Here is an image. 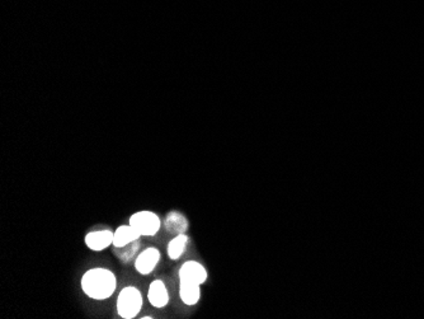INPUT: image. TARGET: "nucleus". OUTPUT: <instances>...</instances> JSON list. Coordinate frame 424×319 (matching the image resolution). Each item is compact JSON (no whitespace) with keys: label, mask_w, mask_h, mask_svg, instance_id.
<instances>
[{"label":"nucleus","mask_w":424,"mask_h":319,"mask_svg":"<svg viewBox=\"0 0 424 319\" xmlns=\"http://www.w3.org/2000/svg\"><path fill=\"white\" fill-rule=\"evenodd\" d=\"M162 262V252L154 246L147 247L140 251L138 257L134 261V269L141 276H150L159 263Z\"/></svg>","instance_id":"nucleus-4"},{"label":"nucleus","mask_w":424,"mask_h":319,"mask_svg":"<svg viewBox=\"0 0 424 319\" xmlns=\"http://www.w3.org/2000/svg\"><path fill=\"white\" fill-rule=\"evenodd\" d=\"M147 302L156 309H164L171 303V293L165 281L162 278H154L149 287L147 293Z\"/></svg>","instance_id":"nucleus-7"},{"label":"nucleus","mask_w":424,"mask_h":319,"mask_svg":"<svg viewBox=\"0 0 424 319\" xmlns=\"http://www.w3.org/2000/svg\"><path fill=\"white\" fill-rule=\"evenodd\" d=\"M178 295H180L182 303L186 304L188 307H193L201 299V285L189 284V282H180Z\"/></svg>","instance_id":"nucleus-11"},{"label":"nucleus","mask_w":424,"mask_h":319,"mask_svg":"<svg viewBox=\"0 0 424 319\" xmlns=\"http://www.w3.org/2000/svg\"><path fill=\"white\" fill-rule=\"evenodd\" d=\"M141 251V242H134L127 246L121 247V248H114V254L117 260L123 263V265H130L131 262L134 263L135 258L138 257V254Z\"/></svg>","instance_id":"nucleus-12"},{"label":"nucleus","mask_w":424,"mask_h":319,"mask_svg":"<svg viewBox=\"0 0 424 319\" xmlns=\"http://www.w3.org/2000/svg\"><path fill=\"white\" fill-rule=\"evenodd\" d=\"M163 228L173 236L187 233L189 221L187 216L180 212H169L163 219Z\"/></svg>","instance_id":"nucleus-8"},{"label":"nucleus","mask_w":424,"mask_h":319,"mask_svg":"<svg viewBox=\"0 0 424 319\" xmlns=\"http://www.w3.org/2000/svg\"><path fill=\"white\" fill-rule=\"evenodd\" d=\"M189 237L187 233L177 234L171 238L167 245V256L171 261H178L187 251Z\"/></svg>","instance_id":"nucleus-10"},{"label":"nucleus","mask_w":424,"mask_h":319,"mask_svg":"<svg viewBox=\"0 0 424 319\" xmlns=\"http://www.w3.org/2000/svg\"><path fill=\"white\" fill-rule=\"evenodd\" d=\"M114 234L111 228L92 229L84 236V243L92 252H103L114 246Z\"/></svg>","instance_id":"nucleus-5"},{"label":"nucleus","mask_w":424,"mask_h":319,"mask_svg":"<svg viewBox=\"0 0 424 319\" xmlns=\"http://www.w3.org/2000/svg\"><path fill=\"white\" fill-rule=\"evenodd\" d=\"M144 308V294L135 285L123 287L116 296V311L123 319L139 317Z\"/></svg>","instance_id":"nucleus-2"},{"label":"nucleus","mask_w":424,"mask_h":319,"mask_svg":"<svg viewBox=\"0 0 424 319\" xmlns=\"http://www.w3.org/2000/svg\"><path fill=\"white\" fill-rule=\"evenodd\" d=\"M209 274L204 269V265L196 260H189L183 262L180 265L178 270V280L180 282H189V284H197V285H204L207 281Z\"/></svg>","instance_id":"nucleus-6"},{"label":"nucleus","mask_w":424,"mask_h":319,"mask_svg":"<svg viewBox=\"0 0 424 319\" xmlns=\"http://www.w3.org/2000/svg\"><path fill=\"white\" fill-rule=\"evenodd\" d=\"M141 239V234L129 223L123 224L114 229V248H121Z\"/></svg>","instance_id":"nucleus-9"},{"label":"nucleus","mask_w":424,"mask_h":319,"mask_svg":"<svg viewBox=\"0 0 424 319\" xmlns=\"http://www.w3.org/2000/svg\"><path fill=\"white\" fill-rule=\"evenodd\" d=\"M118 287V278L114 270L105 266H94L83 272L81 289L90 300L105 302L111 299Z\"/></svg>","instance_id":"nucleus-1"},{"label":"nucleus","mask_w":424,"mask_h":319,"mask_svg":"<svg viewBox=\"0 0 424 319\" xmlns=\"http://www.w3.org/2000/svg\"><path fill=\"white\" fill-rule=\"evenodd\" d=\"M129 224L139 231L141 237H156L163 228V219L151 210H139L130 215Z\"/></svg>","instance_id":"nucleus-3"}]
</instances>
